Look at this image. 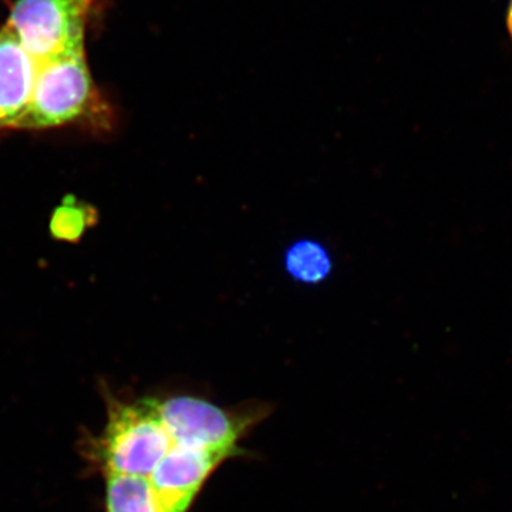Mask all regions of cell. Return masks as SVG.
Returning <instances> with one entry per match:
<instances>
[{"label":"cell","mask_w":512,"mask_h":512,"mask_svg":"<svg viewBox=\"0 0 512 512\" xmlns=\"http://www.w3.org/2000/svg\"><path fill=\"white\" fill-rule=\"evenodd\" d=\"M79 126L97 134L113 133L117 111L90 72L86 52L39 63L28 109L16 131Z\"/></svg>","instance_id":"cell-1"},{"label":"cell","mask_w":512,"mask_h":512,"mask_svg":"<svg viewBox=\"0 0 512 512\" xmlns=\"http://www.w3.org/2000/svg\"><path fill=\"white\" fill-rule=\"evenodd\" d=\"M171 446L173 437L161 419L157 397L111 400L96 457L104 476L148 478Z\"/></svg>","instance_id":"cell-2"},{"label":"cell","mask_w":512,"mask_h":512,"mask_svg":"<svg viewBox=\"0 0 512 512\" xmlns=\"http://www.w3.org/2000/svg\"><path fill=\"white\" fill-rule=\"evenodd\" d=\"M96 0H16L5 25L37 62L86 52Z\"/></svg>","instance_id":"cell-3"},{"label":"cell","mask_w":512,"mask_h":512,"mask_svg":"<svg viewBox=\"0 0 512 512\" xmlns=\"http://www.w3.org/2000/svg\"><path fill=\"white\" fill-rule=\"evenodd\" d=\"M229 457L221 451L205 450L173 440L167 456L147 478L163 511H190L208 478Z\"/></svg>","instance_id":"cell-4"},{"label":"cell","mask_w":512,"mask_h":512,"mask_svg":"<svg viewBox=\"0 0 512 512\" xmlns=\"http://www.w3.org/2000/svg\"><path fill=\"white\" fill-rule=\"evenodd\" d=\"M39 63L8 26L0 28V133L16 131L28 109Z\"/></svg>","instance_id":"cell-5"},{"label":"cell","mask_w":512,"mask_h":512,"mask_svg":"<svg viewBox=\"0 0 512 512\" xmlns=\"http://www.w3.org/2000/svg\"><path fill=\"white\" fill-rule=\"evenodd\" d=\"M335 262L332 252L323 242L313 238L293 241L284 252L286 275L296 284L316 286L328 281Z\"/></svg>","instance_id":"cell-6"},{"label":"cell","mask_w":512,"mask_h":512,"mask_svg":"<svg viewBox=\"0 0 512 512\" xmlns=\"http://www.w3.org/2000/svg\"><path fill=\"white\" fill-rule=\"evenodd\" d=\"M107 512H164L147 478L106 476Z\"/></svg>","instance_id":"cell-7"},{"label":"cell","mask_w":512,"mask_h":512,"mask_svg":"<svg viewBox=\"0 0 512 512\" xmlns=\"http://www.w3.org/2000/svg\"><path fill=\"white\" fill-rule=\"evenodd\" d=\"M84 217L82 208L74 207V205H63L56 211L53 218L52 229L57 238L72 239L82 235L84 229Z\"/></svg>","instance_id":"cell-8"},{"label":"cell","mask_w":512,"mask_h":512,"mask_svg":"<svg viewBox=\"0 0 512 512\" xmlns=\"http://www.w3.org/2000/svg\"><path fill=\"white\" fill-rule=\"evenodd\" d=\"M507 29L512 39V0H510V5H508L507 10Z\"/></svg>","instance_id":"cell-9"}]
</instances>
